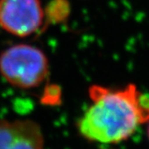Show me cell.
Returning a JSON list of instances; mask_svg holds the SVG:
<instances>
[{
  "label": "cell",
  "mask_w": 149,
  "mask_h": 149,
  "mask_svg": "<svg viewBox=\"0 0 149 149\" xmlns=\"http://www.w3.org/2000/svg\"><path fill=\"white\" fill-rule=\"evenodd\" d=\"M49 72L46 54L35 46L15 44L0 54V74L15 87L36 88L47 78Z\"/></svg>",
  "instance_id": "obj_2"
},
{
  "label": "cell",
  "mask_w": 149,
  "mask_h": 149,
  "mask_svg": "<svg viewBox=\"0 0 149 149\" xmlns=\"http://www.w3.org/2000/svg\"><path fill=\"white\" fill-rule=\"evenodd\" d=\"M147 123H148V126H147V137H148V140H149V121Z\"/></svg>",
  "instance_id": "obj_6"
},
{
  "label": "cell",
  "mask_w": 149,
  "mask_h": 149,
  "mask_svg": "<svg viewBox=\"0 0 149 149\" xmlns=\"http://www.w3.org/2000/svg\"><path fill=\"white\" fill-rule=\"evenodd\" d=\"M88 94L91 103L77 125L87 141L119 144L149 121V94L141 93L134 84L123 88L93 84Z\"/></svg>",
  "instance_id": "obj_1"
},
{
  "label": "cell",
  "mask_w": 149,
  "mask_h": 149,
  "mask_svg": "<svg viewBox=\"0 0 149 149\" xmlns=\"http://www.w3.org/2000/svg\"><path fill=\"white\" fill-rule=\"evenodd\" d=\"M70 10L68 0H51L44 9L45 20L51 24L62 23L68 17Z\"/></svg>",
  "instance_id": "obj_5"
},
{
  "label": "cell",
  "mask_w": 149,
  "mask_h": 149,
  "mask_svg": "<svg viewBox=\"0 0 149 149\" xmlns=\"http://www.w3.org/2000/svg\"><path fill=\"white\" fill-rule=\"evenodd\" d=\"M45 21L40 0H0V27L17 37L40 31Z\"/></svg>",
  "instance_id": "obj_3"
},
{
  "label": "cell",
  "mask_w": 149,
  "mask_h": 149,
  "mask_svg": "<svg viewBox=\"0 0 149 149\" xmlns=\"http://www.w3.org/2000/svg\"><path fill=\"white\" fill-rule=\"evenodd\" d=\"M0 149H44L40 125L31 120H0Z\"/></svg>",
  "instance_id": "obj_4"
}]
</instances>
